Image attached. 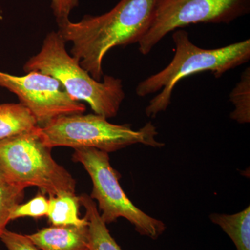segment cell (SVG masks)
Segmentation results:
<instances>
[{"label": "cell", "mask_w": 250, "mask_h": 250, "mask_svg": "<svg viewBox=\"0 0 250 250\" xmlns=\"http://www.w3.org/2000/svg\"><path fill=\"white\" fill-rule=\"evenodd\" d=\"M156 0H121L100 16L85 15L59 27L70 54L95 80L104 77L103 61L111 49L139 43L152 21Z\"/></svg>", "instance_id": "1"}, {"label": "cell", "mask_w": 250, "mask_h": 250, "mask_svg": "<svg viewBox=\"0 0 250 250\" xmlns=\"http://www.w3.org/2000/svg\"><path fill=\"white\" fill-rule=\"evenodd\" d=\"M172 38L175 50L170 63L140 82L136 88L139 97L160 91L146 108V115L150 118H155L168 108L174 88L183 79L204 72H210L215 78H220L250 59V39L220 48L204 49L195 45L183 29L174 31Z\"/></svg>", "instance_id": "2"}, {"label": "cell", "mask_w": 250, "mask_h": 250, "mask_svg": "<svg viewBox=\"0 0 250 250\" xmlns=\"http://www.w3.org/2000/svg\"><path fill=\"white\" fill-rule=\"evenodd\" d=\"M65 43L58 31L48 33L40 52L24 63L23 70L54 77L72 99L88 103L95 114L116 116L125 98L121 80L104 75L103 82L95 80L67 53Z\"/></svg>", "instance_id": "3"}, {"label": "cell", "mask_w": 250, "mask_h": 250, "mask_svg": "<svg viewBox=\"0 0 250 250\" xmlns=\"http://www.w3.org/2000/svg\"><path fill=\"white\" fill-rule=\"evenodd\" d=\"M37 132L47 147L96 148L109 153L141 144L154 147L164 146L156 139L157 131L152 123L139 130L129 125H114L98 114H72L55 118Z\"/></svg>", "instance_id": "4"}, {"label": "cell", "mask_w": 250, "mask_h": 250, "mask_svg": "<svg viewBox=\"0 0 250 250\" xmlns=\"http://www.w3.org/2000/svg\"><path fill=\"white\" fill-rule=\"evenodd\" d=\"M37 129L0 142V168L6 182L37 187L49 197L75 195V179L52 158Z\"/></svg>", "instance_id": "5"}, {"label": "cell", "mask_w": 250, "mask_h": 250, "mask_svg": "<svg viewBox=\"0 0 250 250\" xmlns=\"http://www.w3.org/2000/svg\"><path fill=\"white\" fill-rule=\"evenodd\" d=\"M75 150L72 159L82 164L89 174L93 184L90 197L98 200L100 215L106 225L124 218L141 236L156 240L164 233L165 223L145 213L126 197L120 185L118 173L110 164L108 153L92 147Z\"/></svg>", "instance_id": "6"}, {"label": "cell", "mask_w": 250, "mask_h": 250, "mask_svg": "<svg viewBox=\"0 0 250 250\" xmlns=\"http://www.w3.org/2000/svg\"><path fill=\"white\" fill-rule=\"evenodd\" d=\"M250 13V0H156L139 52L147 55L167 34L190 24H228Z\"/></svg>", "instance_id": "7"}, {"label": "cell", "mask_w": 250, "mask_h": 250, "mask_svg": "<svg viewBox=\"0 0 250 250\" xmlns=\"http://www.w3.org/2000/svg\"><path fill=\"white\" fill-rule=\"evenodd\" d=\"M0 87L18 97L40 127L59 117L82 114L85 111V105L72 99L58 80L41 72L16 76L0 71Z\"/></svg>", "instance_id": "8"}, {"label": "cell", "mask_w": 250, "mask_h": 250, "mask_svg": "<svg viewBox=\"0 0 250 250\" xmlns=\"http://www.w3.org/2000/svg\"><path fill=\"white\" fill-rule=\"evenodd\" d=\"M29 239L41 250H88V225L52 226L32 234Z\"/></svg>", "instance_id": "9"}, {"label": "cell", "mask_w": 250, "mask_h": 250, "mask_svg": "<svg viewBox=\"0 0 250 250\" xmlns=\"http://www.w3.org/2000/svg\"><path fill=\"white\" fill-rule=\"evenodd\" d=\"M38 126L35 117L22 104H0V142L31 132Z\"/></svg>", "instance_id": "10"}, {"label": "cell", "mask_w": 250, "mask_h": 250, "mask_svg": "<svg viewBox=\"0 0 250 250\" xmlns=\"http://www.w3.org/2000/svg\"><path fill=\"white\" fill-rule=\"evenodd\" d=\"M79 198L81 205L85 208V217L88 222V250H123L111 236L93 199L86 194H83Z\"/></svg>", "instance_id": "11"}, {"label": "cell", "mask_w": 250, "mask_h": 250, "mask_svg": "<svg viewBox=\"0 0 250 250\" xmlns=\"http://www.w3.org/2000/svg\"><path fill=\"white\" fill-rule=\"evenodd\" d=\"M80 202L79 197L69 193H62L49 199L47 216L52 226H85L88 225L85 218L79 217Z\"/></svg>", "instance_id": "12"}, {"label": "cell", "mask_w": 250, "mask_h": 250, "mask_svg": "<svg viewBox=\"0 0 250 250\" xmlns=\"http://www.w3.org/2000/svg\"><path fill=\"white\" fill-rule=\"evenodd\" d=\"M210 219L228 235L237 250H250V207L236 214L213 213Z\"/></svg>", "instance_id": "13"}, {"label": "cell", "mask_w": 250, "mask_h": 250, "mask_svg": "<svg viewBox=\"0 0 250 250\" xmlns=\"http://www.w3.org/2000/svg\"><path fill=\"white\" fill-rule=\"evenodd\" d=\"M230 102L234 110L230 118L240 124L250 122V67H247L242 73L239 82L229 94Z\"/></svg>", "instance_id": "14"}, {"label": "cell", "mask_w": 250, "mask_h": 250, "mask_svg": "<svg viewBox=\"0 0 250 250\" xmlns=\"http://www.w3.org/2000/svg\"><path fill=\"white\" fill-rule=\"evenodd\" d=\"M25 188V186L18 184H0V236L11 221V211L22 201Z\"/></svg>", "instance_id": "15"}, {"label": "cell", "mask_w": 250, "mask_h": 250, "mask_svg": "<svg viewBox=\"0 0 250 250\" xmlns=\"http://www.w3.org/2000/svg\"><path fill=\"white\" fill-rule=\"evenodd\" d=\"M49 200L44 195H39L25 204H19L11 213V220L21 218H41L48 213Z\"/></svg>", "instance_id": "16"}, {"label": "cell", "mask_w": 250, "mask_h": 250, "mask_svg": "<svg viewBox=\"0 0 250 250\" xmlns=\"http://www.w3.org/2000/svg\"><path fill=\"white\" fill-rule=\"evenodd\" d=\"M0 240L8 250H41L29 239L27 235L5 229Z\"/></svg>", "instance_id": "17"}, {"label": "cell", "mask_w": 250, "mask_h": 250, "mask_svg": "<svg viewBox=\"0 0 250 250\" xmlns=\"http://www.w3.org/2000/svg\"><path fill=\"white\" fill-rule=\"evenodd\" d=\"M78 6V0H51V9L59 27L70 22V13Z\"/></svg>", "instance_id": "18"}, {"label": "cell", "mask_w": 250, "mask_h": 250, "mask_svg": "<svg viewBox=\"0 0 250 250\" xmlns=\"http://www.w3.org/2000/svg\"><path fill=\"white\" fill-rule=\"evenodd\" d=\"M4 182H6V179H5L2 171H1V168H0V184L4 183Z\"/></svg>", "instance_id": "19"}]
</instances>
